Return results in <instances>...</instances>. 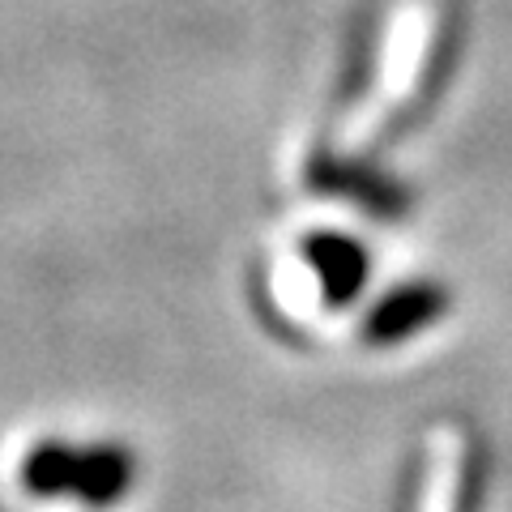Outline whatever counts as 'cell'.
Segmentation results:
<instances>
[{"instance_id": "1", "label": "cell", "mask_w": 512, "mask_h": 512, "mask_svg": "<svg viewBox=\"0 0 512 512\" xmlns=\"http://www.w3.org/2000/svg\"><path fill=\"white\" fill-rule=\"evenodd\" d=\"M22 487L39 500H77L86 508H116L137 483V457L124 444H64L43 440L22 457Z\"/></svg>"}, {"instance_id": "2", "label": "cell", "mask_w": 512, "mask_h": 512, "mask_svg": "<svg viewBox=\"0 0 512 512\" xmlns=\"http://www.w3.org/2000/svg\"><path fill=\"white\" fill-rule=\"evenodd\" d=\"M448 303L453 295L444 291L440 282H410L389 291L363 320V342L367 346H397L423 333L427 325H436L440 316H448Z\"/></svg>"}, {"instance_id": "3", "label": "cell", "mask_w": 512, "mask_h": 512, "mask_svg": "<svg viewBox=\"0 0 512 512\" xmlns=\"http://www.w3.org/2000/svg\"><path fill=\"white\" fill-rule=\"evenodd\" d=\"M303 256H308V265L316 269L325 303H342L346 308V303L359 295V286L367 282V252L350 235H329V231L308 235Z\"/></svg>"}]
</instances>
